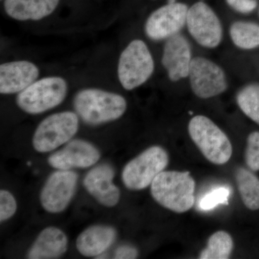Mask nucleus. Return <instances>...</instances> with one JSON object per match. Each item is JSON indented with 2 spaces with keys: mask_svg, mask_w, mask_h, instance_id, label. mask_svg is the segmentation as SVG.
Returning <instances> with one entry per match:
<instances>
[{
  "mask_svg": "<svg viewBox=\"0 0 259 259\" xmlns=\"http://www.w3.org/2000/svg\"><path fill=\"white\" fill-rule=\"evenodd\" d=\"M236 102L242 112L259 125V83L242 88L236 95Z\"/></svg>",
  "mask_w": 259,
  "mask_h": 259,
  "instance_id": "nucleus-22",
  "label": "nucleus"
},
{
  "mask_svg": "<svg viewBox=\"0 0 259 259\" xmlns=\"http://www.w3.org/2000/svg\"><path fill=\"white\" fill-rule=\"evenodd\" d=\"M237 187L242 201L250 210L259 209V179L246 168H238L236 171Z\"/></svg>",
  "mask_w": 259,
  "mask_h": 259,
  "instance_id": "nucleus-20",
  "label": "nucleus"
},
{
  "mask_svg": "<svg viewBox=\"0 0 259 259\" xmlns=\"http://www.w3.org/2000/svg\"><path fill=\"white\" fill-rule=\"evenodd\" d=\"M245 161L251 171H259V131H254L247 138Z\"/></svg>",
  "mask_w": 259,
  "mask_h": 259,
  "instance_id": "nucleus-24",
  "label": "nucleus"
},
{
  "mask_svg": "<svg viewBox=\"0 0 259 259\" xmlns=\"http://www.w3.org/2000/svg\"><path fill=\"white\" fill-rule=\"evenodd\" d=\"M258 15H259V9H258Z\"/></svg>",
  "mask_w": 259,
  "mask_h": 259,
  "instance_id": "nucleus-29",
  "label": "nucleus"
},
{
  "mask_svg": "<svg viewBox=\"0 0 259 259\" xmlns=\"http://www.w3.org/2000/svg\"><path fill=\"white\" fill-rule=\"evenodd\" d=\"M39 69L28 61H15L0 66V93H20L36 81Z\"/></svg>",
  "mask_w": 259,
  "mask_h": 259,
  "instance_id": "nucleus-15",
  "label": "nucleus"
},
{
  "mask_svg": "<svg viewBox=\"0 0 259 259\" xmlns=\"http://www.w3.org/2000/svg\"><path fill=\"white\" fill-rule=\"evenodd\" d=\"M186 26L194 41L204 49H216L223 41L221 19L203 1L197 2L189 8Z\"/></svg>",
  "mask_w": 259,
  "mask_h": 259,
  "instance_id": "nucleus-8",
  "label": "nucleus"
},
{
  "mask_svg": "<svg viewBox=\"0 0 259 259\" xmlns=\"http://www.w3.org/2000/svg\"><path fill=\"white\" fill-rule=\"evenodd\" d=\"M168 162L169 157L165 149L151 146L126 164L122 172V182L129 190H144L164 171Z\"/></svg>",
  "mask_w": 259,
  "mask_h": 259,
  "instance_id": "nucleus-6",
  "label": "nucleus"
},
{
  "mask_svg": "<svg viewBox=\"0 0 259 259\" xmlns=\"http://www.w3.org/2000/svg\"><path fill=\"white\" fill-rule=\"evenodd\" d=\"M233 238L226 231H218L209 237L207 247L202 250L200 259H228L233 250Z\"/></svg>",
  "mask_w": 259,
  "mask_h": 259,
  "instance_id": "nucleus-21",
  "label": "nucleus"
},
{
  "mask_svg": "<svg viewBox=\"0 0 259 259\" xmlns=\"http://www.w3.org/2000/svg\"><path fill=\"white\" fill-rule=\"evenodd\" d=\"M188 132L194 144L211 163L223 165L231 159L233 154L231 141L209 117L194 116L189 122Z\"/></svg>",
  "mask_w": 259,
  "mask_h": 259,
  "instance_id": "nucleus-3",
  "label": "nucleus"
},
{
  "mask_svg": "<svg viewBox=\"0 0 259 259\" xmlns=\"http://www.w3.org/2000/svg\"><path fill=\"white\" fill-rule=\"evenodd\" d=\"M68 239L66 234L56 227H48L40 232L28 250L30 259L60 258L67 250Z\"/></svg>",
  "mask_w": 259,
  "mask_h": 259,
  "instance_id": "nucleus-17",
  "label": "nucleus"
},
{
  "mask_svg": "<svg viewBox=\"0 0 259 259\" xmlns=\"http://www.w3.org/2000/svg\"><path fill=\"white\" fill-rule=\"evenodd\" d=\"M192 47L182 33L167 39L162 52L161 64L172 82L188 78L192 59Z\"/></svg>",
  "mask_w": 259,
  "mask_h": 259,
  "instance_id": "nucleus-12",
  "label": "nucleus"
},
{
  "mask_svg": "<svg viewBox=\"0 0 259 259\" xmlns=\"http://www.w3.org/2000/svg\"><path fill=\"white\" fill-rule=\"evenodd\" d=\"M100 158V151L94 145L83 140L75 139L51 155L48 163L56 169L70 170L93 166Z\"/></svg>",
  "mask_w": 259,
  "mask_h": 259,
  "instance_id": "nucleus-13",
  "label": "nucleus"
},
{
  "mask_svg": "<svg viewBox=\"0 0 259 259\" xmlns=\"http://www.w3.org/2000/svg\"><path fill=\"white\" fill-rule=\"evenodd\" d=\"M117 238L115 228L107 226H94L87 228L76 239V248L86 257L101 255Z\"/></svg>",
  "mask_w": 259,
  "mask_h": 259,
  "instance_id": "nucleus-16",
  "label": "nucleus"
},
{
  "mask_svg": "<svg viewBox=\"0 0 259 259\" xmlns=\"http://www.w3.org/2000/svg\"><path fill=\"white\" fill-rule=\"evenodd\" d=\"M139 255V250L131 245H122L117 248L115 252V258L118 259H134Z\"/></svg>",
  "mask_w": 259,
  "mask_h": 259,
  "instance_id": "nucleus-27",
  "label": "nucleus"
},
{
  "mask_svg": "<svg viewBox=\"0 0 259 259\" xmlns=\"http://www.w3.org/2000/svg\"><path fill=\"white\" fill-rule=\"evenodd\" d=\"M78 175L70 170H59L48 178L40 192L42 207L51 213L63 212L74 197Z\"/></svg>",
  "mask_w": 259,
  "mask_h": 259,
  "instance_id": "nucleus-11",
  "label": "nucleus"
},
{
  "mask_svg": "<svg viewBox=\"0 0 259 259\" xmlns=\"http://www.w3.org/2000/svg\"><path fill=\"white\" fill-rule=\"evenodd\" d=\"M73 103L78 116L92 125L118 120L127 107V101L120 95L95 88L80 90Z\"/></svg>",
  "mask_w": 259,
  "mask_h": 259,
  "instance_id": "nucleus-1",
  "label": "nucleus"
},
{
  "mask_svg": "<svg viewBox=\"0 0 259 259\" xmlns=\"http://www.w3.org/2000/svg\"><path fill=\"white\" fill-rule=\"evenodd\" d=\"M188 78L192 93L203 100L219 96L228 88L224 69L217 63L203 56L193 58Z\"/></svg>",
  "mask_w": 259,
  "mask_h": 259,
  "instance_id": "nucleus-9",
  "label": "nucleus"
},
{
  "mask_svg": "<svg viewBox=\"0 0 259 259\" xmlns=\"http://www.w3.org/2000/svg\"><path fill=\"white\" fill-rule=\"evenodd\" d=\"M226 2L232 10L241 14L252 13L258 5L256 0H226Z\"/></svg>",
  "mask_w": 259,
  "mask_h": 259,
  "instance_id": "nucleus-26",
  "label": "nucleus"
},
{
  "mask_svg": "<svg viewBox=\"0 0 259 259\" xmlns=\"http://www.w3.org/2000/svg\"><path fill=\"white\" fill-rule=\"evenodd\" d=\"M195 181L189 171H163L151 185L153 198L172 212L183 213L193 207Z\"/></svg>",
  "mask_w": 259,
  "mask_h": 259,
  "instance_id": "nucleus-2",
  "label": "nucleus"
},
{
  "mask_svg": "<svg viewBox=\"0 0 259 259\" xmlns=\"http://www.w3.org/2000/svg\"><path fill=\"white\" fill-rule=\"evenodd\" d=\"M114 177L113 168L108 164H102L90 170L83 180V185L89 194L107 207H114L120 201V192L114 184Z\"/></svg>",
  "mask_w": 259,
  "mask_h": 259,
  "instance_id": "nucleus-14",
  "label": "nucleus"
},
{
  "mask_svg": "<svg viewBox=\"0 0 259 259\" xmlns=\"http://www.w3.org/2000/svg\"><path fill=\"white\" fill-rule=\"evenodd\" d=\"M78 130L77 114L70 111L53 114L37 126L32 137V146L37 152H51L69 141Z\"/></svg>",
  "mask_w": 259,
  "mask_h": 259,
  "instance_id": "nucleus-7",
  "label": "nucleus"
},
{
  "mask_svg": "<svg viewBox=\"0 0 259 259\" xmlns=\"http://www.w3.org/2000/svg\"><path fill=\"white\" fill-rule=\"evenodd\" d=\"M188 10L185 3L177 2L154 10L145 23L146 36L153 41H162L180 33L187 23Z\"/></svg>",
  "mask_w": 259,
  "mask_h": 259,
  "instance_id": "nucleus-10",
  "label": "nucleus"
},
{
  "mask_svg": "<svg viewBox=\"0 0 259 259\" xmlns=\"http://www.w3.org/2000/svg\"><path fill=\"white\" fill-rule=\"evenodd\" d=\"M154 59L144 40L135 39L121 53L117 76L122 88L131 91L144 84L152 76Z\"/></svg>",
  "mask_w": 259,
  "mask_h": 259,
  "instance_id": "nucleus-4",
  "label": "nucleus"
},
{
  "mask_svg": "<svg viewBox=\"0 0 259 259\" xmlns=\"http://www.w3.org/2000/svg\"><path fill=\"white\" fill-rule=\"evenodd\" d=\"M60 0H5V13L18 21L42 20L54 13Z\"/></svg>",
  "mask_w": 259,
  "mask_h": 259,
  "instance_id": "nucleus-18",
  "label": "nucleus"
},
{
  "mask_svg": "<svg viewBox=\"0 0 259 259\" xmlns=\"http://www.w3.org/2000/svg\"><path fill=\"white\" fill-rule=\"evenodd\" d=\"M177 3V0H168V3Z\"/></svg>",
  "mask_w": 259,
  "mask_h": 259,
  "instance_id": "nucleus-28",
  "label": "nucleus"
},
{
  "mask_svg": "<svg viewBox=\"0 0 259 259\" xmlns=\"http://www.w3.org/2000/svg\"><path fill=\"white\" fill-rule=\"evenodd\" d=\"M229 35L235 47L241 50H252L259 47V25L250 21L233 22Z\"/></svg>",
  "mask_w": 259,
  "mask_h": 259,
  "instance_id": "nucleus-19",
  "label": "nucleus"
},
{
  "mask_svg": "<svg viewBox=\"0 0 259 259\" xmlns=\"http://www.w3.org/2000/svg\"><path fill=\"white\" fill-rule=\"evenodd\" d=\"M68 85L59 76H49L34 81L18 94V106L30 115H37L59 106L66 98Z\"/></svg>",
  "mask_w": 259,
  "mask_h": 259,
  "instance_id": "nucleus-5",
  "label": "nucleus"
},
{
  "mask_svg": "<svg viewBox=\"0 0 259 259\" xmlns=\"http://www.w3.org/2000/svg\"><path fill=\"white\" fill-rule=\"evenodd\" d=\"M231 191L226 187H219L204 194L199 202V207L203 211L214 209L219 204L228 205Z\"/></svg>",
  "mask_w": 259,
  "mask_h": 259,
  "instance_id": "nucleus-23",
  "label": "nucleus"
},
{
  "mask_svg": "<svg viewBox=\"0 0 259 259\" xmlns=\"http://www.w3.org/2000/svg\"><path fill=\"white\" fill-rule=\"evenodd\" d=\"M17 210V202L13 194L8 191H0V222L13 217Z\"/></svg>",
  "mask_w": 259,
  "mask_h": 259,
  "instance_id": "nucleus-25",
  "label": "nucleus"
}]
</instances>
